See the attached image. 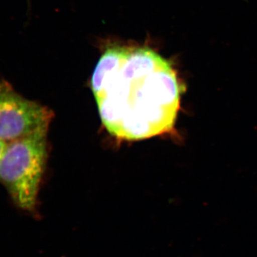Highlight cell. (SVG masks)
I'll use <instances>...</instances> for the list:
<instances>
[{
	"instance_id": "7a4b0ae2",
	"label": "cell",
	"mask_w": 257,
	"mask_h": 257,
	"mask_svg": "<svg viewBox=\"0 0 257 257\" xmlns=\"http://www.w3.org/2000/svg\"><path fill=\"white\" fill-rule=\"evenodd\" d=\"M49 126L7 144L0 158V182L15 205L38 217V194L47 157Z\"/></svg>"
},
{
	"instance_id": "3957f363",
	"label": "cell",
	"mask_w": 257,
	"mask_h": 257,
	"mask_svg": "<svg viewBox=\"0 0 257 257\" xmlns=\"http://www.w3.org/2000/svg\"><path fill=\"white\" fill-rule=\"evenodd\" d=\"M52 111L18 94L5 80L0 81V140L5 143L49 126Z\"/></svg>"
},
{
	"instance_id": "6da1fadb",
	"label": "cell",
	"mask_w": 257,
	"mask_h": 257,
	"mask_svg": "<svg viewBox=\"0 0 257 257\" xmlns=\"http://www.w3.org/2000/svg\"><path fill=\"white\" fill-rule=\"evenodd\" d=\"M91 86L108 133L142 140L170 132L182 87L175 69L147 47H109L93 72Z\"/></svg>"
},
{
	"instance_id": "277c9868",
	"label": "cell",
	"mask_w": 257,
	"mask_h": 257,
	"mask_svg": "<svg viewBox=\"0 0 257 257\" xmlns=\"http://www.w3.org/2000/svg\"><path fill=\"white\" fill-rule=\"evenodd\" d=\"M7 144L8 143H5L4 142L0 140V158H1L2 155H3V152H4Z\"/></svg>"
}]
</instances>
